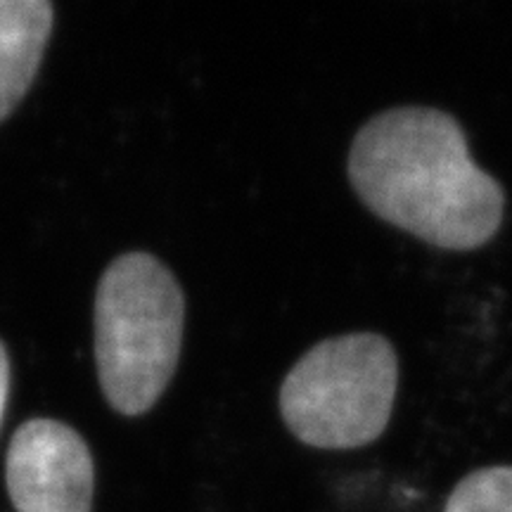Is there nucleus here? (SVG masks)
<instances>
[{
  "label": "nucleus",
  "instance_id": "nucleus-2",
  "mask_svg": "<svg viewBox=\"0 0 512 512\" xmlns=\"http://www.w3.org/2000/svg\"><path fill=\"white\" fill-rule=\"evenodd\" d=\"M183 330V290L157 256L112 261L95 297V361L114 411L143 415L155 406L176 373Z\"/></svg>",
  "mask_w": 512,
  "mask_h": 512
},
{
  "label": "nucleus",
  "instance_id": "nucleus-3",
  "mask_svg": "<svg viewBox=\"0 0 512 512\" xmlns=\"http://www.w3.org/2000/svg\"><path fill=\"white\" fill-rule=\"evenodd\" d=\"M399 356L377 332L328 337L294 363L280 387V415L302 444L347 451L373 444L392 420Z\"/></svg>",
  "mask_w": 512,
  "mask_h": 512
},
{
  "label": "nucleus",
  "instance_id": "nucleus-7",
  "mask_svg": "<svg viewBox=\"0 0 512 512\" xmlns=\"http://www.w3.org/2000/svg\"><path fill=\"white\" fill-rule=\"evenodd\" d=\"M8 389H10V363H8V354H5L3 344H0V422H3Z\"/></svg>",
  "mask_w": 512,
  "mask_h": 512
},
{
  "label": "nucleus",
  "instance_id": "nucleus-5",
  "mask_svg": "<svg viewBox=\"0 0 512 512\" xmlns=\"http://www.w3.org/2000/svg\"><path fill=\"white\" fill-rule=\"evenodd\" d=\"M50 29L53 8L46 0H0V121L29 91Z\"/></svg>",
  "mask_w": 512,
  "mask_h": 512
},
{
  "label": "nucleus",
  "instance_id": "nucleus-1",
  "mask_svg": "<svg viewBox=\"0 0 512 512\" xmlns=\"http://www.w3.org/2000/svg\"><path fill=\"white\" fill-rule=\"evenodd\" d=\"M349 183L377 219L448 252L494 240L505 192L470 155L465 128L437 107L406 105L358 128Z\"/></svg>",
  "mask_w": 512,
  "mask_h": 512
},
{
  "label": "nucleus",
  "instance_id": "nucleus-4",
  "mask_svg": "<svg viewBox=\"0 0 512 512\" xmlns=\"http://www.w3.org/2000/svg\"><path fill=\"white\" fill-rule=\"evenodd\" d=\"M17 512H91L95 470L86 441L57 420H29L5 465Z\"/></svg>",
  "mask_w": 512,
  "mask_h": 512
},
{
  "label": "nucleus",
  "instance_id": "nucleus-6",
  "mask_svg": "<svg viewBox=\"0 0 512 512\" xmlns=\"http://www.w3.org/2000/svg\"><path fill=\"white\" fill-rule=\"evenodd\" d=\"M444 512H512V465L465 475L448 496Z\"/></svg>",
  "mask_w": 512,
  "mask_h": 512
}]
</instances>
